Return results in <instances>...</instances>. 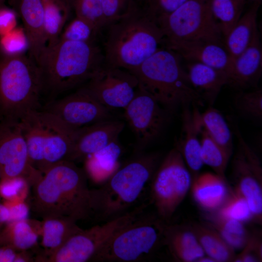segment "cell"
<instances>
[{
  "instance_id": "cell-11",
  "label": "cell",
  "mask_w": 262,
  "mask_h": 262,
  "mask_svg": "<svg viewBox=\"0 0 262 262\" xmlns=\"http://www.w3.org/2000/svg\"><path fill=\"white\" fill-rule=\"evenodd\" d=\"M147 205L142 204L128 213L87 229H82L70 238L43 262H86L96 256L120 229L143 213Z\"/></svg>"
},
{
  "instance_id": "cell-17",
  "label": "cell",
  "mask_w": 262,
  "mask_h": 262,
  "mask_svg": "<svg viewBox=\"0 0 262 262\" xmlns=\"http://www.w3.org/2000/svg\"><path fill=\"white\" fill-rule=\"evenodd\" d=\"M124 127L123 122L109 119L79 129L70 161L84 160L88 156L117 140Z\"/></svg>"
},
{
  "instance_id": "cell-35",
  "label": "cell",
  "mask_w": 262,
  "mask_h": 262,
  "mask_svg": "<svg viewBox=\"0 0 262 262\" xmlns=\"http://www.w3.org/2000/svg\"><path fill=\"white\" fill-rule=\"evenodd\" d=\"M76 16L88 23L97 34L106 28L101 0H67Z\"/></svg>"
},
{
  "instance_id": "cell-19",
  "label": "cell",
  "mask_w": 262,
  "mask_h": 262,
  "mask_svg": "<svg viewBox=\"0 0 262 262\" xmlns=\"http://www.w3.org/2000/svg\"><path fill=\"white\" fill-rule=\"evenodd\" d=\"M22 20L29 56L36 63L47 45L45 10L42 0H14Z\"/></svg>"
},
{
  "instance_id": "cell-29",
  "label": "cell",
  "mask_w": 262,
  "mask_h": 262,
  "mask_svg": "<svg viewBox=\"0 0 262 262\" xmlns=\"http://www.w3.org/2000/svg\"><path fill=\"white\" fill-rule=\"evenodd\" d=\"M118 141H114L85 159V171L95 181L108 179L119 167L117 160L121 154Z\"/></svg>"
},
{
  "instance_id": "cell-20",
  "label": "cell",
  "mask_w": 262,
  "mask_h": 262,
  "mask_svg": "<svg viewBox=\"0 0 262 262\" xmlns=\"http://www.w3.org/2000/svg\"><path fill=\"white\" fill-rule=\"evenodd\" d=\"M262 70V51L259 33L251 44L232 62L228 84L240 89L256 88Z\"/></svg>"
},
{
  "instance_id": "cell-31",
  "label": "cell",
  "mask_w": 262,
  "mask_h": 262,
  "mask_svg": "<svg viewBox=\"0 0 262 262\" xmlns=\"http://www.w3.org/2000/svg\"><path fill=\"white\" fill-rule=\"evenodd\" d=\"M47 45L56 42L65 28L70 11L69 5L61 0H42Z\"/></svg>"
},
{
  "instance_id": "cell-33",
  "label": "cell",
  "mask_w": 262,
  "mask_h": 262,
  "mask_svg": "<svg viewBox=\"0 0 262 262\" xmlns=\"http://www.w3.org/2000/svg\"><path fill=\"white\" fill-rule=\"evenodd\" d=\"M209 0L212 15L225 38L242 15L246 0Z\"/></svg>"
},
{
  "instance_id": "cell-51",
  "label": "cell",
  "mask_w": 262,
  "mask_h": 262,
  "mask_svg": "<svg viewBox=\"0 0 262 262\" xmlns=\"http://www.w3.org/2000/svg\"></svg>"
},
{
  "instance_id": "cell-38",
  "label": "cell",
  "mask_w": 262,
  "mask_h": 262,
  "mask_svg": "<svg viewBox=\"0 0 262 262\" xmlns=\"http://www.w3.org/2000/svg\"><path fill=\"white\" fill-rule=\"evenodd\" d=\"M97 34L88 23L76 16L64 28L59 39L89 42L94 41Z\"/></svg>"
},
{
  "instance_id": "cell-30",
  "label": "cell",
  "mask_w": 262,
  "mask_h": 262,
  "mask_svg": "<svg viewBox=\"0 0 262 262\" xmlns=\"http://www.w3.org/2000/svg\"><path fill=\"white\" fill-rule=\"evenodd\" d=\"M200 121L202 129L208 135L231 156L233 150L232 134L220 112L209 107L200 114Z\"/></svg>"
},
{
  "instance_id": "cell-49",
  "label": "cell",
  "mask_w": 262,
  "mask_h": 262,
  "mask_svg": "<svg viewBox=\"0 0 262 262\" xmlns=\"http://www.w3.org/2000/svg\"></svg>"
},
{
  "instance_id": "cell-36",
  "label": "cell",
  "mask_w": 262,
  "mask_h": 262,
  "mask_svg": "<svg viewBox=\"0 0 262 262\" xmlns=\"http://www.w3.org/2000/svg\"><path fill=\"white\" fill-rule=\"evenodd\" d=\"M214 213L221 217L235 219L243 223L253 220L247 201L234 189H230L225 201Z\"/></svg>"
},
{
  "instance_id": "cell-46",
  "label": "cell",
  "mask_w": 262,
  "mask_h": 262,
  "mask_svg": "<svg viewBox=\"0 0 262 262\" xmlns=\"http://www.w3.org/2000/svg\"><path fill=\"white\" fill-rule=\"evenodd\" d=\"M197 262H215V261L210 257L205 255L200 258Z\"/></svg>"
},
{
  "instance_id": "cell-24",
  "label": "cell",
  "mask_w": 262,
  "mask_h": 262,
  "mask_svg": "<svg viewBox=\"0 0 262 262\" xmlns=\"http://www.w3.org/2000/svg\"><path fill=\"white\" fill-rule=\"evenodd\" d=\"M77 222L66 217H51L42 219L40 222V236L43 250L35 258V262H41L51 255L72 236L82 229Z\"/></svg>"
},
{
  "instance_id": "cell-1",
  "label": "cell",
  "mask_w": 262,
  "mask_h": 262,
  "mask_svg": "<svg viewBox=\"0 0 262 262\" xmlns=\"http://www.w3.org/2000/svg\"><path fill=\"white\" fill-rule=\"evenodd\" d=\"M84 170L64 161L48 168L31 186L30 210L42 219L62 217L76 222L92 215L91 189Z\"/></svg>"
},
{
  "instance_id": "cell-47",
  "label": "cell",
  "mask_w": 262,
  "mask_h": 262,
  "mask_svg": "<svg viewBox=\"0 0 262 262\" xmlns=\"http://www.w3.org/2000/svg\"><path fill=\"white\" fill-rule=\"evenodd\" d=\"M62 0V1H64V2H66V3H67L68 4V1H67V0Z\"/></svg>"
},
{
  "instance_id": "cell-13",
  "label": "cell",
  "mask_w": 262,
  "mask_h": 262,
  "mask_svg": "<svg viewBox=\"0 0 262 262\" xmlns=\"http://www.w3.org/2000/svg\"><path fill=\"white\" fill-rule=\"evenodd\" d=\"M238 149L232 161L234 189L247 201L253 220L261 223L262 218V169L256 153L246 142L235 127Z\"/></svg>"
},
{
  "instance_id": "cell-25",
  "label": "cell",
  "mask_w": 262,
  "mask_h": 262,
  "mask_svg": "<svg viewBox=\"0 0 262 262\" xmlns=\"http://www.w3.org/2000/svg\"><path fill=\"white\" fill-rule=\"evenodd\" d=\"M189 81L201 98L213 104L222 88L228 84L227 74L198 62H190L186 71Z\"/></svg>"
},
{
  "instance_id": "cell-39",
  "label": "cell",
  "mask_w": 262,
  "mask_h": 262,
  "mask_svg": "<svg viewBox=\"0 0 262 262\" xmlns=\"http://www.w3.org/2000/svg\"><path fill=\"white\" fill-rule=\"evenodd\" d=\"M31 186L24 178L17 177L0 181V197L5 200L26 201Z\"/></svg>"
},
{
  "instance_id": "cell-12",
  "label": "cell",
  "mask_w": 262,
  "mask_h": 262,
  "mask_svg": "<svg viewBox=\"0 0 262 262\" xmlns=\"http://www.w3.org/2000/svg\"><path fill=\"white\" fill-rule=\"evenodd\" d=\"M42 175L31 164L19 120L0 119V180L21 177L31 186Z\"/></svg>"
},
{
  "instance_id": "cell-42",
  "label": "cell",
  "mask_w": 262,
  "mask_h": 262,
  "mask_svg": "<svg viewBox=\"0 0 262 262\" xmlns=\"http://www.w3.org/2000/svg\"><path fill=\"white\" fill-rule=\"evenodd\" d=\"M260 236L256 234L250 235L243 251L237 256L234 262H256L262 260V241Z\"/></svg>"
},
{
  "instance_id": "cell-48",
  "label": "cell",
  "mask_w": 262,
  "mask_h": 262,
  "mask_svg": "<svg viewBox=\"0 0 262 262\" xmlns=\"http://www.w3.org/2000/svg\"><path fill=\"white\" fill-rule=\"evenodd\" d=\"M4 0H0V6L1 5L2 1H3Z\"/></svg>"
},
{
  "instance_id": "cell-37",
  "label": "cell",
  "mask_w": 262,
  "mask_h": 262,
  "mask_svg": "<svg viewBox=\"0 0 262 262\" xmlns=\"http://www.w3.org/2000/svg\"><path fill=\"white\" fill-rule=\"evenodd\" d=\"M234 104L237 111L242 115L252 119H262L261 89H255L247 92H240L235 97Z\"/></svg>"
},
{
  "instance_id": "cell-28",
  "label": "cell",
  "mask_w": 262,
  "mask_h": 262,
  "mask_svg": "<svg viewBox=\"0 0 262 262\" xmlns=\"http://www.w3.org/2000/svg\"><path fill=\"white\" fill-rule=\"evenodd\" d=\"M189 226L205 255L215 262H234L236 257L234 249L226 243L214 229L206 223H193Z\"/></svg>"
},
{
  "instance_id": "cell-2",
  "label": "cell",
  "mask_w": 262,
  "mask_h": 262,
  "mask_svg": "<svg viewBox=\"0 0 262 262\" xmlns=\"http://www.w3.org/2000/svg\"><path fill=\"white\" fill-rule=\"evenodd\" d=\"M36 63L43 92L55 96L86 83L105 65V59L95 41L59 39L46 46Z\"/></svg>"
},
{
  "instance_id": "cell-27",
  "label": "cell",
  "mask_w": 262,
  "mask_h": 262,
  "mask_svg": "<svg viewBox=\"0 0 262 262\" xmlns=\"http://www.w3.org/2000/svg\"><path fill=\"white\" fill-rule=\"evenodd\" d=\"M40 228V222L28 218L8 222L0 230V245L28 251L37 245Z\"/></svg>"
},
{
  "instance_id": "cell-7",
  "label": "cell",
  "mask_w": 262,
  "mask_h": 262,
  "mask_svg": "<svg viewBox=\"0 0 262 262\" xmlns=\"http://www.w3.org/2000/svg\"><path fill=\"white\" fill-rule=\"evenodd\" d=\"M31 164L41 173L70 161L79 130L73 129L45 110H34L19 119Z\"/></svg>"
},
{
  "instance_id": "cell-6",
  "label": "cell",
  "mask_w": 262,
  "mask_h": 262,
  "mask_svg": "<svg viewBox=\"0 0 262 262\" xmlns=\"http://www.w3.org/2000/svg\"><path fill=\"white\" fill-rule=\"evenodd\" d=\"M42 93L41 73L33 58L17 52L0 55V120H19L39 109Z\"/></svg>"
},
{
  "instance_id": "cell-10",
  "label": "cell",
  "mask_w": 262,
  "mask_h": 262,
  "mask_svg": "<svg viewBox=\"0 0 262 262\" xmlns=\"http://www.w3.org/2000/svg\"><path fill=\"white\" fill-rule=\"evenodd\" d=\"M156 19L165 46L201 40L223 42V36L212 15L209 0H187L170 14Z\"/></svg>"
},
{
  "instance_id": "cell-32",
  "label": "cell",
  "mask_w": 262,
  "mask_h": 262,
  "mask_svg": "<svg viewBox=\"0 0 262 262\" xmlns=\"http://www.w3.org/2000/svg\"><path fill=\"white\" fill-rule=\"evenodd\" d=\"M208 221L207 224L214 229L233 249H243L245 247L250 234L243 222L223 218L214 213L209 216Z\"/></svg>"
},
{
  "instance_id": "cell-5",
  "label": "cell",
  "mask_w": 262,
  "mask_h": 262,
  "mask_svg": "<svg viewBox=\"0 0 262 262\" xmlns=\"http://www.w3.org/2000/svg\"><path fill=\"white\" fill-rule=\"evenodd\" d=\"M138 87L153 97L169 112L179 106L201 105L202 98L191 85L174 51L161 47L140 66L131 71Z\"/></svg>"
},
{
  "instance_id": "cell-3",
  "label": "cell",
  "mask_w": 262,
  "mask_h": 262,
  "mask_svg": "<svg viewBox=\"0 0 262 262\" xmlns=\"http://www.w3.org/2000/svg\"><path fill=\"white\" fill-rule=\"evenodd\" d=\"M106 28L103 52L107 66L131 72L164 44L156 19L136 6Z\"/></svg>"
},
{
  "instance_id": "cell-50",
  "label": "cell",
  "mask_w": 262,
  "mask_h": 262,
  "mask_svg": "<svg viewBox=\"0 0 262 262\" xmlns=\"http://www.w3.org/2000/svg\"><path fill=\"white\" fill-rule=\"evenodd\" d=\"M253 1L255 0H253Z\"/></svg>"
},
{
  "instance_id": "cell-16",
  "label": "cell",
  "mask_w": 262,
  "mask_h": 262,
  "mask_svg": "<svg viewBox=\"0 0 262 262\" xmlns=\"http://www.w3.org/2000/svg\"><path fill=\"white\" fill-rule=\"evenodd\" d=\"M139 83L130 71L105 65L84 87L103 105L124 109L134 97Z\"/></svg>"
},
{
  "instance_id": "cell-41",
  "label": "cell",
  "mask_w": 262,
  "mask_h": 262,
  "mask_svg": "<svg viewBox=\"0 0 262 262\" xmlns=\"http://www.w3.org/2000/svg\"><path fill=\"white\" fill-rule=\"evenodd\" d=\"M187 0H144L145 11L155 19L166 16Z\"/></svg>"
},
{
  "instance_id": "cell-44",
  "label": "cell",
  "mask_w": 262,
  "mask_h": 262,
  "mask_svg": "<svg viewBox=\"0 0 262 262\" xmlns=\"http://www.w3.org/2000/svg\"><path fill=\"white\" fill-rule=\"evenodd\" d=\"M17 252L10 247L0 245V262H15Z\"/></svg>"
},
{
  "instance_id": "cell-22",
  "label": "cell",
  "mask_w": 262,
  "mask_h": 262,
  "mask_svg": "<svg viewBox=\"0 0 262 262\" xmlns=\"http://www.w3.org/2000/svg\"><path fill=\"white\" fill-rule=\"evenodd\" d=\"M163 244L178 262H197L205 254L189 226L165 225Z\"/></svg>"
},
{
  "instance_id": "cell-26",
  "label": "cell",
  "mask_w": 262,
  "mask_h": 262,
  "mask_svg": "<svg viewBox=\"0 0 262 262\" xmlns=\"http://www.w3.org/2000/svg\"><path fill=\"white\" fill-rule=\"evenodd\" d=\"M261 2V0H254L224 38V44L232 62L246 49L259 33L257 19Z\"/></svg>"
},
{
  "instance_id": "cell-43",
  "label": "cell",
  "mask_w": 262,
  "mask_h": 262,
  "mask_svg": "<svg viewBox=\"0 0 262 262\" xmlns=\"http://www.w3.org/2000/svg\"><path fill=\"white\" fill-rule=\"evenodd\" d=\"M3 204L8 208L9 221H18L28 219L30 207L26 201L5 200Z\"/></svg>"
},
{
  "instance_id": "cell-18",
  "label": "cell",
  "mask_w": 262,
  "mask_h": 262,
  "mask_svg": "<svg viewBox=\"0 0 262 262\" xmlns=\"http://www.w3.org/2000/svg\"><path fill=\"white\" fill-rule=\"evenodd\" d=\"M180 58L198 62L228 74L232 61L224 43L212 40L178 42L165 46Z\"/></svg>"
},
{
  "instance_id": "cell-9",
  "label": "cell",
  "mask_w": 262,
  "mask_h": 262,
  "mask_svg": "<svg viewBox=\"0 0 262 262\" xmlns=\"http://www.w3.org/2000/svg\"><path fill=\"white\" fill-rule=\"evenodd\" d=\"M192 178L176 146L159 163L149 183L150 202L157 216L166 223L191 188Z\"/></svg>"
},
{
  "instance_id": "cell-21",
  "label": "cell",
  "mask_w": 262,
  "mask_h": 262,
  "mask_svg": "<svg viewBox=\"0 0 262 262\" xmlns=\"http://www.w3.org/2000/svg\"><path fill=\"white\" fill-rule=\"evenodd\" d=\"M200 114L197 109L191 111L189 106L184 107L182 114V134L177 147L180 151L192 179L198 175L203 165L199 139L202 128Z\"/></svg>"
},
{
  "instance_id": "cell-15",
  "label": "cell",
  "mask_w": 262,
  "mask_h": 262,
  "mask_svg": "<svg viewBox=\"0 0 262 262\" xmlns=\"http://www.w3.org/2000/svg\"><path fill=\"white\" fill-rule=\"evenodd\" d=\"M69 127L79 130L111 119L109 109L84 86L65 97L51 101L44 109Z\"/></svg>"
},
{
  "instance_id": "cell-40",
  "label": "cell",
  "mask_w": 262,
  "mask_h": 262,
  "mask_svg": "<svg viewBox=\"0 0 262 262\" xmlns=\"http://www.w3.org/2000/svg\"><path fill=\"white\" fill-rule=\"evenodd\" d=\"M106 28L119 19L135 6L131 0H101Z\"/></svg>"
},
{
  "instance_id": "cell-34",
  "label": "cell",
  "mask_w": 262,
  "mask_h": 262,
  "mask_svg": "<svg viewBox=\"0 0 262 262\" xmlns=\"http://www.w3.org/2000/svg\"><path fill=\"white\" fill-rule=\"evenodd\" d=\"M201 157L203 164L210 167L216 174L226 179L225 172L230 156L201 128Z\"/></svg>"
},
{
  "instance_id": "cell-23",
  "label": "cell",
  "mask_w": 262,
  "mask_h": 262,
  "mask_svg": "<svg viewBox=\"0 0 262 262\" xmlns=\"http://www.w3.org/2000/svg\"><path fill=\"white\" fill-rule=\"evenodd\" d=\"M193 198L203 210L214 212L226 199L230 189L224 179L215 173H204L192 179Z\"/></svg>"
},
{
  "instance_id": "cell-45",
  "label": "cell",
  "mask_w": 262,
  "mask_h": 262,
  "mask_svg": "<svg viewBox=\"0 0 262 262\" xmlns=\"http://www.w3.org/2000/svg\"><path fill=\"white\" fill-rule=\"evenodd\" d=\"M9 218L10 214L8 208L3 204L0 203V230L9 221Z\"/></svg>"
},
{
  "instance_id": "cell-8",
  "label": "cell",
  "mask_w": 262,
  "mask_h": 262,
  "mask_svg": "<svg viewBox=\"0 0 262 262\" xmlns=\"http://www.w3.org/2000/svg\"><path fill=\"white\" fill-rule=\"evenodd\" d=\"M166 223L158 216L138 217L118 231L93 261L132 262L147 258L163 243Z\"/></svg>"
},
{
  "instance_id": "cell-4",
  "label": "cell",
  "mask_w": 262,
  "mask_h": 262,
  "mask_svg": "<svg viewBox=\"0 0 262 262\" xmlns=\"http://www.w3.org/2000/svg\"><path fill=\"white\" fill-rule=\"evenodd\" d=\"M160 163V155H139L116 170L98 188L91 189L92 215L104 221L128 212L142 196Z\"/></svg>"
},
{
  "instance_id": "cell-14",
  "label": "cell",
  "mask_w": 262,
  "mask_h": 262,
  "mask_svg": "<svg viewBox=\"0 0 262 262\" xmlns=\"http://www.w3.org/2000/svg\"><path fill=\"white\" fill-rule=\"evenodd\" d=\"M124 110V117L135 134L140 149L146 147L160 134L169 112L153 97L139 87Z\"/></svg>"
}]
</instances>
